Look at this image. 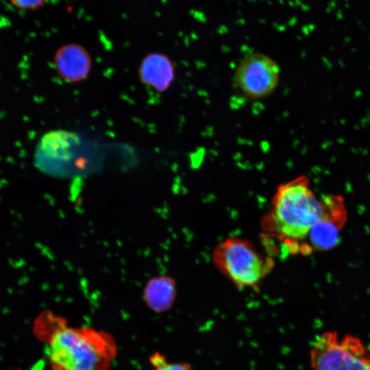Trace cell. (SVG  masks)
<instances>
[{
  "label": "cell",
  "mask_w": 370,
  "mask_h": 370,
  "mask_svg": "<svg viewBox=\"0 0 370 370\" xmlns=\"http://www.w3.org/2000/svg\"><path fill=\"white\" fill-rule=\"evenodd\" d=\"M323 209V200L310 189L308 180L300 176L278 186L271 208L262 219V229L284 244L289 253L295 254L301 250L300 244Z\"/></svg>",
  "instance_id": "6da1fadb"
},
{
  "label": "cell",
  "mask_w": 370,
  "mask_h": 370,
  "mask_svg": "<svg viewBox=\"0 0 370 370\" xmlns=\"http://www.w3.org/2000/svg\"><path fill=\"white\" fill-rule=\"evenodd\" d=\"M45 341L52 370H109L117 354L113 337L90 327L57 328Z\"/></svg>",
  "instance_id": "7a4b0ae2"
},
{
  "label": "cell",
  "mask_w": 370,
  "mask_h": 370,
  "mask_svg": "<svg viewBox=\"0 0 370 370\" xmlns=\"http://www.w3.org/2000/svg\"><path fill=\"white\" fill-rule=\"evenodd\" d=\"M80 137L74 133L54 130L45 134L35 149L34 162L42 173L54 177L86 175L95 169L83 155Z\"/></svg>",
  "instance_id": "3957f363"
},
{
  "label": "cell",
  "mask_w": 370,
  "mask_h": 370,
  "mask_svg": "<svg viewBox=\"0 0 370 370\" xmlns=\"http://www.w3.org/2000/svg\"><path fill=\"white\" fill-rule=\"evenodd\" d=\"M212 258L218 270L239 288L256 286L273 266L253 243L235 236L218 243Z\"/></svg>",
  "instance_id": "277c9868"
},
{
  "label": "cell",
  "mask_w": 370,
  "mask_h": 370,
  "mask_svg": "<svg viewBox=\"0 0 370 370\" xmlns=\"http://www.w3.org/2000/svg\"><path fill=\"white\" fill-rule=\"evenodd\" d=\"M310 356L314 370H370L368 348L349 334L322 333L312 344Z\"/></svg>",
  "instance_id": "5b68a950"
},
{
  "label": "cell",
  "mask_w": 370,
  "mask_h": 370,
  "mask_svg": "<svg viewBox=\"0 0 370 370\" xmlns=\"http://www.w3.org/2000/svg\"><path fill=\"white\" fill-rule=\"evenodd\" d=\"M280 80L278 64L269 56L254 52L246 56L236 67L233 82L244 97L260 99L270 96Z\"/></svg>",
  "instance_id": "8992f818"
},
{
  "label": "cell",
  "mask_w": 370,
  "mask_h": 370,
  "mask_svg": "<svg viewBox=\"0 0 370 370\" xmlns=\"http://www.w3.org/2000/svg\"><path fill=\"white\" fill-rule=\"evenodd\" d=\"M323 213L311 227L308 238L309 249L327 251L339 243L340 232L346 219L343 199L335 195H325L322 199Z\"/></svg>",
  "instance_id": "52a82bcc"
},
{
  "label": "cell",
  "mask_w": 370,
  "mask_h": 370,
  "mask_svg": "<svg viewBox=\"0 0 370 370\" xmlns=\"http://www.w3.org/2000/svg\"><path fill=\"white\" fill-rule=\"evenodd\" d=\"M54 64L58 75L69 82L85 79L90 70V57L87 51L77 44H68L58 49Z\"/></svg>",
  "instance_id": "ba28073f"
},
{
  "label": "cell",
  "mask_w": 370,
  "mask_h": 370,
  "mask_svg": "<svg viewBox=\"0 0 370 370\" xmlns=\"http://www.w3.org/2000/svg\"><path fill=\"white\" fill-rule=\"evenodd\" d=\"M140 80L158 92L166 90L175 78L172 61L164 54L151 53L146 56L138 69Z\"/></svg>",
  "instance_id": "9c48e42d"
},
{
  "label": "cell",
  "mask_w": 370,
  "mask_h": 370,
  "mask_svg": "<svg viewBox=\"0 0 370 370\" xmlns=\"http://www.w3.org/2000/svg\"><path fill=\"white\" fill-rule=\"evenodd\" d=\"M146 306L152 311L162 313L169 310L176 297V282L168 275H159L150 278L143 293Z\"/></svg>",
  "instance_id": "30bf717a"
},
{
  "label": "cell",
  "mask_w": 370,
  "mask_h": 370,
  "mask_svg": "<svg viewBox=\"0 0 370 370\" xmlns=\"http://www.w3.org/2000/svg\"><path fill=\"white\" fill-rule=\"evenodd\" d=\"M149 360L153 367V370H193L191 365L186 362H169L164 356L159 352L153 354Z\"/></svg>",
  "instance_id": "8fae6325"
},
{
  "label": "cell",
  "mask_w": 370,
  "mask_h": 370,
  "mask_svg": "<svg viewBox=\"0 0 370 370\" xmlns=\"http://www.w3.org/2000/svg\"><path fill=\"white\" fill-rule=\"evenodd\" d=\"M12 3L21 9L35 10L41 7L44 0H10Z\"/></svg>",
  "instance_id": "7c38bea8"
},
{
  "label": "cell",
  "mask_w": 370,
  "mask_h": 370,
  "mask_svg": "<svg viewBox=\"0 0 370 370\" xmlns=\"http://www.w3.org/2000/svg\"><path fill=\"white\" fill-rule=\"evenodd\" d=\"M368 351H369V358H370V347L368 348Z\"/></svg>",
  "instance_id": "4fadbf2b"
}]
</instances>
